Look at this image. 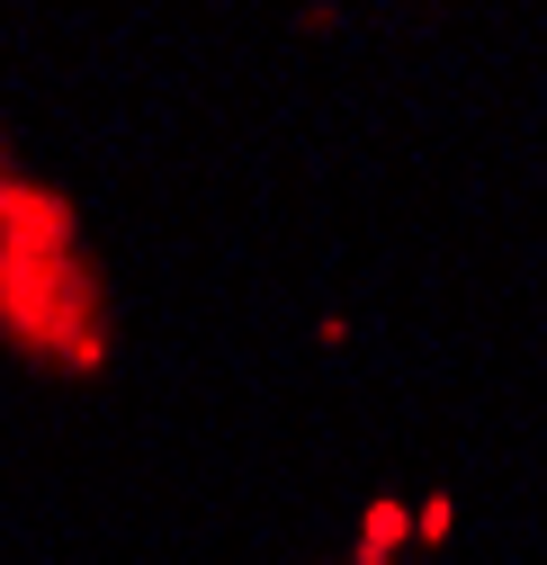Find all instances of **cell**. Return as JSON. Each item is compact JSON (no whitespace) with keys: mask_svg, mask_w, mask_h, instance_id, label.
I'll use <instances>...</instances> for the list:
<instances>
[{"mask_svg":"<svg viewBox=\"0 0 547 565\" xmlns=\"http://www.w3.org/2000/svg\"><path fill=\"white\" fill-rule=\"evenodd\" d=\"M73 306H82L73 243H0V315H10L28 341L73 350V323H82Z\"/></svg>","mask_w":547,"mask_h":565,"instance_id":"cell-1","label":"cell"},{"mask_svg":"<svg viewBox=\"0 0 547 565\" xmlns=\"http://www.w3.org/2000/svg\"><path fill=\"white\" fill-rule=\"evenodd\" d=\"M395 539H404V512L377 503V512H368V547H395Z\"/></svg>","mask_w":547,"mask_h":565,"instance_id":"cell-2","label":"cell"},{"mask_svg":"<svg viewBox=\"0 0 547 565\" xmlns=\"http://www.w3.org/2000/svg\"><path fill=\"white\" fill-rule=\"evenodd\" d=\"M414 521H422V530H414V539H449V503H440V493H431V503H422V512H414Z\"/></svg>","mask_w":547,"mask_h":565,"instance_id":"cell-3","label":"cell"}]
</instances>
